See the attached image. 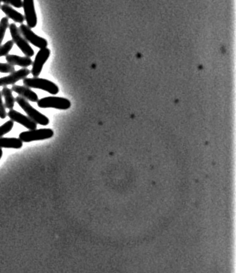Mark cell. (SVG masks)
I'll list each match as a JSON object with an SVG mask.
<instances>
[{
	"mask_svg": "<svg viewBox=\"0 0 236 273\" xmlns=\"http://www.w3.org/2000/svg\"><path fill=\"white\" fill-rule=\"evenodd\" d=\"M2 154H3V152H2V148H0V159H2Z\"/></svg>",
	"mask_w": 236,
	"mask_h": 273,
	"instance_id": "cell-22",
	"label": "cell"
},
{
	"mask_svg": "<svg viewBox=\"0 0 236 273\" xmlns=\"http://www.w3.org/2000/svg\"><path fill=\"white\" fill-rule=\"evenodd\" d=\"M11 90H12V92H16L18 94L19 96L22 97L27 101H32V102H37L38 101L37 94L29 87L25 86L13 85Z\"/></svg>",
	"mask_w": 236,
	"mask_h": 273,
	"instance_id": "cell-11",
	"label": "cell"
},
{
	"mask_svg": "<svg viewBox=\"0 0 236 273\" xmlns=\"http://www.w3.org/2000/svg\"><path fill=\"white\" fill-rule=\"evenodd\" d=\"M15 101L19 104L20 107L24 110L25 113L27 114L28 117L30 118L32 121L38 125H45L50 123V119L40 113L39 111L34 108L27 100L24 99L20 96H17L15 98Z\"/></svg>",
	"mask_w": 236,
	"mask_h": 273,
	"instance_id": "cell-2",
	"label": "cell"
},
{
	"mask_svg": "<svg viewBox=\"0 0 236 273\" xmlns=\"http://www.w3.org/2000/svg\"><path fill=\"white\" fill-rule=\"evenodd\" d=\"M0 9L2 10L5 13V15L7 16L8 18L11 19V20H14L16 23H21L22 24L24 22V16L20 14L18 11L14 10V8H11L10 5L4 4V5H1Z\"/></svg>",
	"mask_w": 236,
	"mask_h": 273,
	"instance_id": "cell-13",
	"label": "cell"
},
{
	"mask_svg": "<svg viewBox=\"0 0 236 273\" xmlns=\"http://www.w3.org/2000/svg\"><path fill=\"white\" fill-rule=\"evenodd\" d=\"M5 60H6L7 63L11 66H18L22 68L29 67V66H32V63H33L30 57H20V56L14 55V54H11V55L8 54L5 57Z\"/></svg>",
	"mask_w": 236,
	"mask_h": 273,
	"instance_id": "cell-12",
	"label": "cell"
},
{
	"mask_svg": "<svg viewBox=\"0 0 236 273\" xmlns=\"http://www.w3.org/2000/svg\"><path fill=\"white\" fill-rule=\"evenodd\" d=\"M13 47H14V41L12 40L7 41L2 45H0V57H6L8 55V53L11 51Z\"/></svg>",
	"mask_w": 236,
	"mask_h": 273,
	"instance_id": "cell-17",
	"label": "cell"
},
{
	"mask_svg": "<svg viewBox=\"0 0 236 273\" xmlns=\"http://www.w3.org/2000/svg\"><path fill=\"white\" fill-rule=\"evenodd\" d=\"M15 71L14 66L8 63H0V73H12Z\"/></svg>",
	"mask_w": 236,
	"mask_h": 273,
	"instance_id": "cell-20",
	"label": "cell"
},
{
	"mask_svg": "<svg viewBox=\"0 0 236 273\" xmlns=\"http://www.w3.org/2000/svg\"><path fill=\"white\" fill-rule=\"evenodd\" d=\"M23 83L25 87L42 90L52 95H57L60 92V89L57 85L52 81L44 79V78H38V77L32 78H26L23 79Z\"/></svg>",
	"mask_w": 236,
	"mask_h": 273,
	"instance_id": "cell-1",
	"label": "cell"
},
{
	"mask_svg": "<svg viewBox=\"0 0 236 273\" xmlns=\"http://www.w3.org/2000/svg\"><path fill=\"white\" fill-rule=\"evenodd\" d=\"M23 143L20 138H0V148L18 149L23 147Z\"/></svg>",
	"mask_w": 236,
	"mask_h": 273,
	"instance_id": "cell-14",
	"label": "cell"
},
{
	"mask_svg": "<svg viewBox=\"0 0 236 273\" xmlns=\"http://www.w3.org/2000/svg\"><path fill=\"white\" fill-rule=\"evenodd\" d=\"M9 29L14 44H17V46L20 48V51L26 55V57H33L34 54H35L33 49L31 48L29 42L25 39L24 37L20 33V29L18 27H17V25L15 23H11L9 25Z\"/></svg>",
	"mask_w": 236,
	"mask_h": 273,
	"instance_id": "cell-4",
	"label": "cell"
},
{
	"mask_svg": "<svg viewBox=\"0 0 236 273\" xmlns=\"http://www.w3.org/2000/svg\"><path fill=\"white\" fill-rule=\"evenodd\" d=\"M7 117L6 110H5V104L2 101V95L0 92V118L4 119Z\"/></svg>",
	"mask_w": 236,
	"mask_h": 273,
	"instance_id": "cell-21",
	"label": "cell"
},
{
	"mask_svg": "<svg viewBox=\"0 0 236 273\" xmlns=\"http://www.w3.org/2000/svg\"><path fill=\"white\" fill-rule=\"evenodd\" d=\"M54 135V131L51 128H41V129L29 130L20 133L19 138L23 143H29L32 141H43L50 139Z\"/></svg>",
	"mask_w": 236,
	"mask_h": 273,
	"instance_id": "cell-3",
	"label": "cell"
},
{
	"mask_svg": "<svg viewBox=\"0 0 236 273\" xmlns=\"http://www.w3.org/2000/svg\"><path fill=\"white\" fill-rule=\"evenodd\" d=\"M1 93H2V96L5 98V108L12 110L14 107V103H15V98L13 96L12 90L7 87H4Z\"/></svg>",
	"mask_w": 236,
	"mask_h": 273,
	"instance_id": "cell-15",
	"label": "cell"
},
{
	"mask_svg": "<svg viewBox=\"0 0 236 273\" xmlns=\"http://www.w3.org/2000/svg\"><path fill=\"white\" fill-rule=\"evenodd\" d=\"M9 27L8 17H3L0 20V45H2L7 29Z\"/></svg>",
	"mask_w": 236,
	"mask_h": 273,
	"instance_id": "cell-16",
	"label": "cell"
},
{
	"mask_svg": "<svg viewBox=\"0 0 236 273\" xmlns=\"http://www.w3.org/2000/svg\"><path fill=\"white\" fill-rule=\"evenodd\" d=\"M23 8L27 26L31 29L35 28L38 23V19L34 5V0H23Z\"/></svg>",
	"mask_w": 236,
	"mask_h": 273,
	"instance_id": "cell-8",
	"label": "cell"
},
{
	"mask_svg": "<svg viewBox=\"0 0 236 273\" xmlns=\"http://www.w3.org/2000/svg\"><path fill=\"white\" fill-rule=\"evenodd\" d=\"M7 116L10 118L13 122H17L20 125H23L25 128L29 130L37 129V124L34 121H32L30 118L25 115L22 114L20 112L16 111L14 110H10L7 113Z\"/></svg>",
	"mask_w": 236,
	"mask_h": 273,
	"instance_id": "cell-10",
	"label": "cell"
},
{
	"mask_svg": "<svg viewBox=\"0 0 236 273\" xmlns=\"http://www.w3.org/2000/svg\"><path fill=\"white\" fill-rule=\"evenodd\" d=\"M30 73L31 71L26 68H23L18 71H14L8 76L0 78V87L14 85L17 81L25 79Z\"/></svg>",
	"mask_w": 236,
	"mask_h": 273,
	"instance_id": "cell-9",
	"label": "cell"
},
{
	"mask_svg": "<svg viewBox=\"0 0 236 273\" xmlns=\"http://www.w3.org/2000/svg\"><path fill=\"white\" fill-rule=\"evenodd\" d=\"M51 56V51L49 48H43L40 49L37 55L35 56V60L32 63V69L31 73L34 77H38L42 72L43 67L47 60Z\"/></svg>",
	"mask_w": 236,
	"mask_h": 273,
	"instance_id": "cell-7",
	"label": "cell"
},
{
	"mask_svg": "<svg viewBox=\"0 0 236 273\" xmlns=\"http://www.w3.org/2000/svg\"><path fill=\"white\" fill-rule=\"evenodd\" d=\"M19 29H20V33L24 37L25 39L28 42L33 44L34 46L39 48V49L47 48L48 43H47V40L44 39L42 37L37 35L27 25L22 23L19 27Z\"/></svg>",
	"mask_w": 236,
	"mask_h": 273,
	"instance_id": "cell-6",
	"label": "cell"
},
{
	"mask_svg": "<svg viewBox=\"0 0 236 273\" xmlns=\"http://www.w3.org/2000/svg\"><path fill=\"white\" fill-rule=\"evenodd\" d=\"M13 127H14V122L11 119L1 125L0 126V138H2L5 134L9 133L12 130Z\"/></svg>",
	"mask_w": 236,
	"mask_h": 273,
	"instance_id": "cell-18",
	"label": "cell"
},
{
	"mask_svg": "<svg viewBox=\"0 0 236 273\" xmlns=\"http://www.w3.org/2000/svg\"><path fill=\"white\" fill-rule=\"evenodd\" d=\"M38 106L41 108H55L58 110H68L72 104L67 98L61 97L49 96L38 99Z\"/></svg>",
	"mask_w": 236,
	"mask_h": 273,
	"instance_id": "cell-5",
	"label": "cell"
},
{
	"mask_svg": "<svg viewBox=\"0 0 236 273\" xmlns=\"http://www.w3.org/2000/svg\"><path fill=\"white\" fill-rule=\"evenodd\" d=\"M0 8H1V2H0Z\"/></svg>",
	"mask_w": 236,
	"mask_h": 273,
	"instance_id": "cell-23",
	"label": "cell"
},
{
	"mask_svg": "<svg viewBox=\"0 0 236 273\" xmlns=\"http://www.w3.org/2000/svg\"><path fill=\"white\" fill-rule=\"evenodd\" d=\"M0 2H4V4L11 5L14 8H20L23 7V0H0Z\"/></svg>",
	"mask_w": 236,
	"mask_h": 273,
	"instance_id": "cell-19",
	"label": "cell"
}]
</instances>
